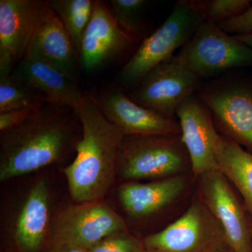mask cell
<instances>
[{
    "mask_svg": "<svg viewBox=\"0 0 252 252\" xmlns=\"http://www.w3.org/2000/svg\"><path fill=\"white\" fill-rule=\"evenodd\" d=\"M74 109L45 102L21 125L1 132L0 181L37 171L59 161L75 141Z\"/></svg>",
    "mask_w": 252,
    "mask_h": 252,
    "instance_id": "1",
    "label": "cell"
},
{
    "mask_svg": "<svg viewBox=\"0 0 252 252\" xmlns=\"http://www.w3.org/2000/svg\"><path fill=\"white\" fill-rule=\"evenodd\" d=\"M49 189L40 180L32 188L21 209L15 238L25 252H37L44 243L49 220Z\"/></svg>",
    "mask_w": 252,
    "mask_h": 252,
    "instance_id": "18",
    "label": "cell"
},
{
    "mask_svg": "<svg viewBox=\"0 0 252 252\" xmlns=\"http://www.w3.org/2000/svg\"><path fill=\"white\" fill-rule=\"evenodd\" d=\"M142 243L146 250L158 252H223L229 248L221 226L200 198L174 223Z\"/></svg>",
    "mask_w": 252,
    "mask_h": 252,
    "instance_id": "7",
    "label": "cell"
},
{
    "mask_svg": "<svg viewBox=\"0 0 252 252\" xmlns=\"http://www.w3.org/2000/svg\"><path fill=\"white\" fill-rule=\"evenodd\" d=\"M235 36L238 38L239 40L241 41L244 44H246L247 46L252 49V32L248 33V34Z\"/></svg>",
    "mask_w": 252,
    "mask_h": 252,
    "instance_id": "28",
    "label": "cell"
},
{
    "mask_svg": "<svg viewBox=\"0 0 252 252\" xmlns=\"http://www.w3.org/2000/svg\"><path fill=\"white\" fill-rule=\"evenodd\" d=\"M143 243L127 233H116L101 240L89 252H144Z\"/></svg>",
    "mask_w": 252,
    "mask_h": 252,
    "instance_id": "24",
    "label": "cell"
},
{
    "mask_svg": "<svg viewBox=\"0 0 252 252\" xmlns=\"http://www.w3.org/2000/svg\"><path fill=\"white\" fill-rule=\"evenodd\" d=\"M28 50L34 51L77 80L78 63L80 62L79 54L70 36L50 4Z\"/></svg>",
    "mask_w": 252,
    "mask_h": 252,
    "instance_id": "17",
    "label": "cell"
},
{
    "mask_svg": "<svg viewBox=\"0 0 252 252\" xmlns=\"http://www.w3.org/2000/svg\"><path fill=\"white\" fill-rule=\"evenodd\" d=\"M203 21L187 0L179 1L166 21L142 42L123 67L119 82L127 88L136 87L152 69L182 49Z\"/></svg>",
    "mask_w": 252,
    "mask_h": 252,
    "instance_id": "5",
    "label": "cell"
},
{
    "mask_svg": "<svg viewBox=\"0 0 252 252\" xmlns=\"http://www.w3.org/2000/svg\"><path fill=\"white\" fill-rule=\"evenodd\" d=\"M200 198L221 226L228 247L235 252H252V221L220 170L199 177Z\"/></svg>",
    "mask_w": 252,
    "mask_h": 252,
    "instance_id": "9",
    "label": "cell"
},
{
    "mask_svg": "<svg viewBox=\"0 0 252 252\" xmlns=\"http://www.w3.org/2000/svg\"><path fill=\"white\" fill-rule=\"evenodd\" d=\"M177 56L200 79L235 68L252 67V49L208 21L200 23Z\"/></svg>",
    "mask_w": 252,
    "mask_h": 252,
    "instance_id": "6",
    "label": "cell"
},
{
    "mask_svg": "<svg viewBox=\"0 0 252 252\" xmlns=\"http://www.w3.org/2000/svg\"><path fill=\"white\" fill-rule=\"evenodd\" d=\"M189 162L180 135L125 136L118 172L126 181L162 180L180 175Z\"/></svg>",
    "mask_w": 252,
    "mask_h": 252,
    "instance_id": "3",
    "label": "cell"
},
{
    "mask_svg": "<svg viewBox=\"0 0 252 252\" xmlns=\"http://www.w3.org/2000/svg\"><path fill=\"white\" fill-rule=\"evenodd\" d=\"M49 252H89V250L72 243H52Z\"/></svg>",
    "mask_w": 252,
    "mask_h": 252,
    "instance_id": "27",
    "label": "cell"
},
{
    "mask_svg": "<svg viewBox=\"0 0 252 252\" xmlns=\"http://www.w3.org/2000/svg\"><path fill=\"white\" fill-rule=\"evenodd\" d=\"M144 252H154V251H149V250H147L145 249V250H144Z\"/></svg>",
    "mask_w": 252,
    "mask_h": 252,
    "instance_id": "30",
    "label": "cell"
},
{
    "mask_svg": "<svg viewBox=\"0 0 252 252\" xmlns=\"http://www.w3.org/2000/svg\"><path fill=\"white\" fill-rule=\"evenodd\" d=\"M49 4L70 36L79 56L81 41L92 16L94 1L51 0Z\"/></svg>",
    "mask_w": 252,
    "mask_h": 252,
    "instance_id": "20",
    "label": "cell"
},
{
    "mask_svg": "<svg viewBox=\"0 0 252 252\" xmlns=\"http://www.w3.org/2000/svg\"><path fill=\"white\" fill-rule=\"evenodd\" d=\"M126 230L125 221L107 204L79 203L60 213L55 222L52 243H72L89 250L109 235Z\"/></svg>",
    "mask_w": 252,
    "mask_h": 252,
    "instance_id": "10",
    "label": "cell"
},
{
    "mask_svg": "<svg viewBox=\"0 0 252 252\" xmlns=\"http://www.w3.org/2000/svg\"><path fill=\"white\" fill-rule=\"evenodd\" d=\"M225 32L231 35H241L252 32V6L237 17L217 25Z\"/></svg>",
    "mask_w": 252,
    "mask_h": 252,
    "instance_id": "26",
    "label": "cell"
},
{
    "mask_svg": "<svg viewBox=\"0 0 252 252\" xmlns=\"http://www.w3.org/2000/svg\"><path fill=\"white\" fill-rule=\"evenodd\" d=\"M186 187L187 180L182 175L146 184L127 182L119 189V201L127 215L134 218H143L175 201Z\"/></svg>",
    "mask_w": 252,
    "mask_h": 252,
    "instance_id": "16",
    "label": "cell"
},
{
    "mask_svg": "<svg viewBox=\"0 0 252 252\" xmlns=\"http://www.w3.org/2000/svg\"><path fill=\"white\" fill-rule=\"evenodd\" d=\"M200 81L173 55L146 74L128 97L141 106L175 118L180 104L201 87Z\"/></svg>",
    "mask_w": 252,
    "mask_h": 252,
    "instance_id": "8",
    "label": "cell"
},
{
    "mask_svg": "<svg viewBox=\"0 0 252 252\" xmlns=\"http://www.w3.org/2000/svg\"><path fill=\"white\" fill-rule=\"evenodd\" d=\"M203 21L218 24L237 17L252 6L251 0H187Z\"/></svg>",
    "mask_w": 252,
    "mask_h": 252,
    "instance_id": "22",
    "label": "cell"
},
{
    "mask_svg": "<svg viewBox=\"0 0 252 252\" xmlns=\"http://www.w3.org/2000/svg\"><path fill=\"white\" fill-rule=\"evenodd\" d=\"M235 252L234 251H233V250H231V249L228 248L226 250H225V252Z\"/></svg>",
    "mask_w": 252,
    "mask_h": 252,
    "instance_id": "29",
    "label": "cell"
},
{
    "mask_svg": "<svg viewBox=\"0 0 252 252\" xmlns=\"http://www.w3.org/2000/svg\"><path fill=\"white\" fill-rule=\"evenodd\" d=\"M45 102L42 95L12 72L0 74V114Z\"/></svg>",
    "mask_w": 252,
    "mask_h": 252,
    "instance_id": "21",
    "label": "cell"
},
{
    "mask_svg": "<svg viewBox=\"0 0 252 252\" xmlns=\"http://www.w3.org/2000/svg\"><path fill=\"white\" fill-rule=\"evenodd\" d=\"M81 136L75 158L63 170L71 196L79 203L98 201L116 179L124 136L104 117L97 101L84 94L74 109Z\"/></svg>",
    "mask_w": 252,
    "mask_h": 252,
    "instance_id": "2",
    "label": "cell"
},
{
    "mask_svg": "<svg viewBox=\"0 0 252 252\" xmlns=\"http://www.w3.org/2000/svg\"><path fill=\"white\" fill-rule=\"evenodd\" d=\"M195 95L223 136L252 153V80L236 75L203 84Z\"/></svg>",
    "mask_w": 252,
    "mask_h": 252,
    "instance_id": "4",
    "label": "cell"
},
{
    "mask_svg": "<svg viewBox=\"0 0 252 252\" xmlns=\"http://www.w3.org/2000/svg\"><path fill=\"white\" fill-rule=\"evenodd\" d=\"M111 12L121 28L135 40L142 32V12L145 0H112Z\"/></svg>",
    "mask_w": 252,
    "mask_h": 252,
    "instance_id": "23",
    "label": "cell"
},
{
    "mask_svg": "<svg viewBox=\"0 0 252 252\" xmlns=\"http://www.w3.org/2000/svg\"><path fill=\"white\" fill-rule=\"evenodd\" d=\"M49 7L44 0L0 1V74L24 57Z\"/></svg>",
    "mask_w": 252,
    "mask_h": 252,
    "instance_id": "11",
    "label": "cell"
},
{
    "mask_svg": "<svg viewBox=\"0 0 252 252\" xmlns=\"http://www.w3.org/2000/svg\"><path fill=\"white\" fill-rule=\"evenodd\" d=\"M12 74L50 103L74 109L84 96L77 80L31 50L15 66Z\"/></svg>",
    "mask_w": 252,
    "mask_h": 252,
    "instance_id": "15",
    "label": "cell"
},
{
    "mask_svg": "<svg viewBox=\"0 0 252 252\" xmlns=\"http://www.w3.org/2000/svg\"><path fill=\"white\" fill-rule=\"evenodd\" d=\"M176 116L194 175L200 177L218 170L215 152L220 134L207 106L195 94L180 104Z\"/></svg>",
    "mask_w": 252,
    "mask_h": 252,
    "instance_id": "12",
    "label": "cell"
},
{
    "mask_svg": "<svg viewBox=\"0 0 252 252\" xmlns=\"http://www.w3.org/2000/svg\"><path fill=\"white\" fill-rule=\"evenodd\" d=\"M134 41L105 4L94 1L92 16L81 41L80 64L86 71L92 72L123 54Z\"/></svg>",
    "mask_w": 252,
    "mask_h": 252,
    "instance_id": "14",
    "label": "cell"
},
{
    "mask_svg": "<svg viewBox=\"0 0 252 252\" xmlns=\"http://www.w3.org/2000/svg\"><path fill=\"white\" fill-rule=\"evenodd\" d=\"M104 117L124 136L181 135L180 123L133 102L122 91L112 89L97 101Z\"/></svg>",
    "mask_w": 252,
    "mask_h": 252,
    "instance_id": "13",
    "label": "cell"
},
{
    "mask_svg": "<svg viewBox=\"0 0 252 252\" xmlns=\"http://www.w3.org/2000/svg\"><path fill=\"white\" fill-rule=\"evenodd\" d=\"M215 155L219 170L240 192L252 221V153L220 135Z\"/></svg>",
    "mask_w": 252,
    "mask_h": 252,
    "instance_id": "19",
    "label": "cell"
},
{
    "mask_svg": "<svg viewBox=\"0 0 252 252\" xmlns=\"http://www.w3.org/2000/svg\"><path fill=\"white\" fill-rule=\"evenodd\" d=\"M44 103L29 106L11 112L0 114V130L1 132L17 127L32 117Z\"/></svg>",
    "mask_w": 252,
    "mask_h": 252,
    "instance_id": "25",
    "label": "cell"
}]
</instances>
